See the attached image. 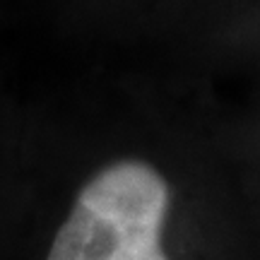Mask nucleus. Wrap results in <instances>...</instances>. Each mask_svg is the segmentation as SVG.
Instances as JSON below:
<instances>
[{
    "instance_id": "1",
    "label": "nucleus",
    "mask_w": 260,
    "mask_h": 260,
    "mask_svg": "<svg viewBox=\"0 0 260 260\" xmlns=\"http://www.w3.org/2000/svg\"><path fill=\"white\" fill-rule=\"evenodd\" d=\"M171 188L142 159H121L77 193L46 260H169L161 232Z\"/></svg>"
}]
</instances>
